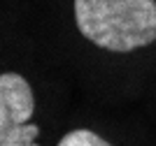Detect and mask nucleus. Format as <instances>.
I'll return each instance as SVG.
<instances>
[{
    "instance_id": "obj_2",
    "label": "nucleus",
    "mask_w": 156,
    "mask_h": 146,
    "mask_svg": "<svg viewBox=\"0 0 156 146\" xmlns=\"http://www.w3.org/2000/svg\"><path fill=\"white\" fill-rule=\"evenodd\" d=\"M35 97L26 76L16 72L0 74V146H37L40 127L30 123Z\"/></svg>"
},
{
    "instance_id": "obj_3",
    "label": "nucleus",
    "mask_w": 156,
    "mask_h": 146,
    "mask_svg": "<svg viewBox=\"0 0 156 146\" xmlns=\"http://www.w3.org/2000/svg\"><path fill=\"white\" fill-rule=\"evenodd\" d=\"M56 146H112L110 141H105L100 134L91 132V130H72L58 141Z\"/></svg>"
},
{
    "instance_id": "obj_1",
    "label": "nucleus",
    "mask_w": 156,
    "mask_h": 146,
    "mask_svg": "<svg viewBox=\"0 0 156 146\" xmlns=\"http://www.w3.org/2000/svg\"><path fill=\"white\" fill-rule=\"evenodd\" d=\"M75 21L105 51L128 53L156 42V0H75Z\"/></svg>"
}]
</instances>
